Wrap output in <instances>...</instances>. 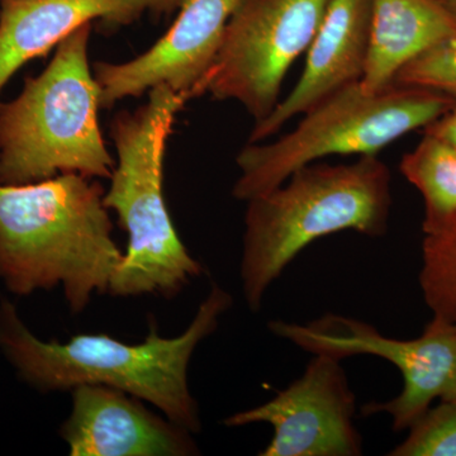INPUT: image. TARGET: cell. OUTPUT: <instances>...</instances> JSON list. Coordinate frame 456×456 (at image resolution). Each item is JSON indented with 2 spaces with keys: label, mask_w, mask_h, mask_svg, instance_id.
Returning a JSON list of instances; mask_svg holds the SVG:
<instances>
[{
  "label": "cell",
  "mask_w": 456,
  "mask_h": 456,
  "mask_svg": "<svg viewBox=\"0 0 456 456\" xmlns=\"http://www.w3.org/2000/svg\"><path fill=\"white\" fill-rule=\"evenodd\" d=\"M370 28V0H329L292 92L264 121L255 123L248 143L274 136L285 123L305 114L364 74Z\"/></svg>",
  "instance_id": "cell-12"
},
{
  "label": "cell",
  "mask_w": 456,
  "mask_h": 456,
  "mask_svg": "<svg viewBox=\"0 0 456 456\" xmlns=\"http://www.w3.org/2000/svg\"><path fill=\"white\" fill-rule=\"evenodd\" d=\"M270 331L299 349L344 360L373 355L388 360L401 371L403 389L387 402H370L362 415L387 413L393 430L410 428L436 398H443L456 371V329L432 318L424 334L412 340L387 338L369 323L354 318L327 314L307 325L272 321Z\"/></svg>",
  "instance_id": "cell-8"
},
{
  "label": "cell",
  "mask_w": 456,
  "mask_h": 456,
  "mask_svg": "<svg viewBox=\"0 0 456 456\" xmlns=\"http://www.w3.org/2000/svg\"><path fill=\"white\" fill-rule=\"evenodd\" d=\"M456 38V17L441 0H370L365 93L389 88L403 66Z\"/></svg>",
  "instance_id": "cell-14"
},
{
  "label": "cell",
  "mask_w": 456,
  "mask_h": 456,
  "mask_svg": "<svg viewBox=\"0 0 456 456\" xmlns=\"http://www.w3.org/2000/svg\"><path fill=\"white\" fill-rule=\"evenodd\" d=\"M106 191L80 174L0 184V281L14 296L64 288L73 314L108 293L121 265Z\"/></svg>",
  "instance_id": "cell-2"
},
{
  "label": "cell",
  "mask_w": 456,
  "mask_h": 456,
  "mask_svg": "<svg viewBox=\"0 0 456 456\" xmlns=\"http://www.w3.org/2000/svg\"><path fill=\"white\" fill-rule=\"evenodd\" d=\"M232 297L213 284L188 329L176 338L158 334L154 321L140 344L104 334L68 342L33 334L9 299H0V351L22 382L41 393L73 391L83 384L119 389L149 402L174 424L200 432V411L188 384V367L200 342L217 329Z\"/></svg>",
  "instance_id": "cell-1"
},
{
  "label": "cell",
  "mask_w": 456,
  "mask_h": 456,
  "mask_svg": "<svg viewBox=\"0 0 456 456\" xmlns=\"http://www.w3.org/2000/svg\"><path fill=\"white\" fill-rule=\"evenodd\" d=\"M329 0H240L207 83L217 101H236L264 121L279 104L290 66L307 53Z\"/></svg>",
  "instance_id": "cell-7"
},
{
  "label": "cell",
  "mask_w": 456,
  "mask_h": 456,
  "mask_svg": "<svg viewBox=\"0 0 456 456\" xmlns=\"http://www.w3.org/2000/svg\"><path fill=\"white\" fill-rule=\"evenodd\" d=\"M393 84L435 90L456 101V38L441 42L408 62Z\"/></svg>",
  "instance_id": "cell-18"
},
{
  "label": "cell",
  "mask_w": 456,
  "mask_h": 456,
  "mask_svg": "<svg viewBox=\"0 0 456 456\" xmlns=\"http://www.w3.org/2000/svg\"><path fill=\"white\" fill-rule=\"evenodd\" d=\"M424 130L456 147V104L448 113L430 123Z\"/></svg>",
  "instance_id": "cell-19"
},
{
  "label": "cell",
  "mask_w": 456,
  "mask_h": 456,
  "mask_svg": "<svg viewBox=\"0 0 456 456\" xmlns=\"http://www.w3.org/2000/svg\"><path fill=\"white\" fill-rule=\"evenodd\" d=\"M355 411L340 360L314 355L301 378L266 403L227 417L224 425H272L274 435L261 456H359Z\"/></svg>",
  "instance_id": "cell-9"
},
{
  "label": "cell",
  "mask_w": 456,
  "mask_h": 456,
  "mask_svg": "<svg viewBox=\"0 0 456 456\" xmlns=\"http://www.w3.org/2000/svg\"><path fill=\"white\" fill-rule=\"evenodd\" d=\"M419 285L435 320L456 329V216L425 235Z\"/></svg>",
  "instance_id": "cell-16"
},
{
  "label": "cell",
  "mask_w": 456,
  "mask_h": 456,
  "mask_svg": "<svg viewBox=\"0 0 456 456\" xmlns=\"http://www.w3.org/2000/svg\"><path fill=\"white\" fill-rule=\"evenodd\" d=\"M391 180L377 155H365L351 164L307 165L248 200L240 275L248 308L260 310L270 285L316 240L341 231L386 235Z\"/></svg>",
  "instance_id": "cell-3"
},
{
  "label": "cell",
  "mask_w": 456,
  "mask_h": 456,
  "mask_svg": "<svg viewBox=\"0 0 456 456\" xmlns=\"http://www.w3.org/2000/svg\"><path fill=\"white\" fill-rule=\"evenodd\" d=\"M399 169L424 198L425 235L446 226L456 216V147L425 132L419 145L402 158Z\"/></svg>",
  "instance_id": "cell-15"
},
{
  "label": "cell",
  "mask_w": 456,
  "mask_h": 456,
  "mask_svg": "<svg viewBox=\"0 0 456 456\" xmlns=\"http://www.w3.org/2000/svg\"><path fill=\"white\" fill-rule=\"evenodd\" d=\"M180 0H140L143 11L149 9L155 16L167 14L179 7Z\"/></svg>",
  "instance_id": "cell-20"
},
{
  "label": "cell",
  "mask_w": 456,
  "mask_h": 456,
  "mask_svg": "<svg viewBox=\"0 0 456 456\" xmlns=\"http://www.w3.org/2000/svg\"><path fill=\"white\" fill-rule=\"evenodd\" d=\"M456 104L435 90L393 86L365 93L350 84L305 113L293 131L270 143H248L236 158L237 200L283 184L294 171L332 155H377L410 132L428 127Z\"/></svg>",
  "instance_id": "cell-6"
},
{
  "label": "cell",
  "mask_w": 456,
  "mask_h": 456,
  "mask_svg": "<svg viewBox=\"0 0 456 456\" xmlns=\"http://www.w3.org/2000/svg\"><path fill=\"white\" fill-rule=\"evenodd\" d=\"M441 2H443V0H441Z\"/></svg>",
  "instance_id": "cell-23"
},
{
  "label": "cell",
  "mask_w": 456,
  "mask_h": 456,
  "mask_svg": "<svg viewBox=\"0 0 456 456\" xmlns=\"http://www.w3.org/2000/svg\"><path fill=\"white\" fill-rule=\"evenodd\" d=\"M391 456H456V398L441 399L410 426L403 443Z\"/></svg>",
  "instance_id": "cell-17"
},
{
  "label": "cell",
  "mask_w": 456,
  "mask_h": 456,
  "mask_svg": "<svg viewBox=\"0 0 456 456\" xmlns=\"http://www.w3.org/2000/svg\"><path fill=\"white\" fill-rule=\"evenodd\" d=\"M240 0H180L179 13L163 37L130 61H98L93 73L101 107H113L165 86L189 98L207 93L228 20Z\"/></svg>",
  "instance_id": "cell-10"
},
{
  "label": "cell",
  "mask_w": 456,
  "mask_h": 456,
  "mask_svg": "<svg viewBox=\"0 0 456 456\" xmlns=\"http://www.w3.org/2000/svg\"><path fill=\"white\" fill-rule=\"evenodd\" d=\"M444 4L450 9L452 14L456 17V0H443Z\"/></svg>",
  "instance_id": "cell-22"
},
{
  "label": "cell",
  "mask_w": 456,
  "mask_h": 456,
  "mask_svg": "<svg viewBox=\"0 0 456 456\" xmlns=\"http://www.w3.org/2000/svg\"><path fill=\"white\" fill-rule=\"evenodd\" d=\"M456 398V371L454 375V379H452V384H450L448 392L445 393V395H444L441 399H452Z\"/></svg>",
  "instance_id": "cell-21"
},
{
  "label": "cell",
  "mask_w": 456,
  "mask_h": 456,
  "mask_svg": "<svg viewBox=\"0 0 456 456\" xmlns=\"http://www.w3.org/2000/svg\"><path fill=\"white\" fill-rule=\"evenodd\" d=\"M92 23L60 42L47 68L26 77L16 99L0 102V184L71 173L112 176L116 160L99 126L101 88L89 64Z\"/></svg>",
  "instance_id": "cell-5"
},
{
  "label": "cell",
  "mask_w": 456,
  "mask_h": 456,
  "mask_svg": "<svg viewBox=\"0 0 456 456\" xmlns=\"http://www.w3.org/2000/svg\"><path fill=\"white\" fill-rule=\"evenodd\" d=\"M188 101L167 86H156L143 106L122 110L110 123L117 160L104 204L128 235L108 289L114 297L155 294L171 299L203 273L180 240L164 194L167 141Z\"/></svg>",
  "instance_id": "cell-4"
},
{
  "label": "cell",
  "mask_w": 456,
  "mask_h": 456,
  "mask_svg": "<svg viewBox=\"0 0 456 456\" xmlns=\"http://www.w3.org/2000/svg\"><path fill=\"white\" fill-rule=\"evenodd\" d=\"M142 12L140 0H0V94L23 65L79 27L95 20L128 25Z\"/></svg>",
  "instance_id": "cell-13"
},
{
  "label": "cell",
  "mask_w": 456,
  "mask_h": 456,
  "mask_svg": "<svg viewBox=\"0 0 456 456\" xmlns=\"http://www.w3.org/2000/svg\"><path fill=\"white\" fill-rule=\"evenodd\" d=\"M70 416L60 428L71 456L200 454L191 432L151 412L142 399L99 384L71 391Z\"/></svg>",
  "instance_id": "cell-11"
}]
</instances>
